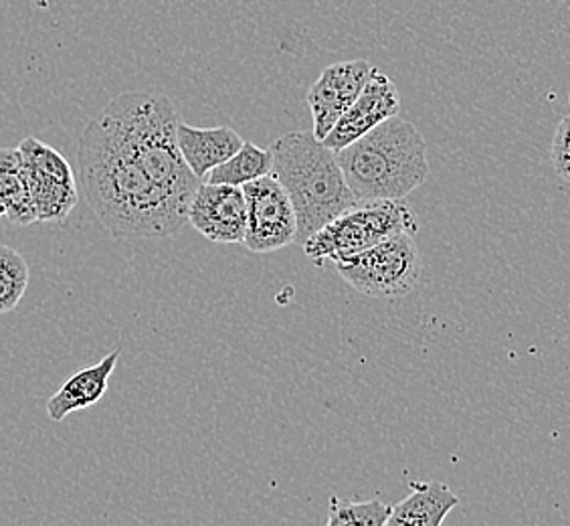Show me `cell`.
<instances>
[{"label":"cell","instance_id":"obj_1","mask_svg":"<svg viewBox=\"0 0 570 526\" xmlns=\"http://www.w3.org/2000/svg\"><path fill=\"white\" fill-rule=\"evenodd\" d=\"M89 207L116 240H165L188 223V205L156 185L118 136L96 118L77 148Z\"/></svg>","mask_w":570,"mask_h":526},{"label":"cell","instance_id":"obj_2","mask_svg":"<svg viewBox=\"0 0 570 526\" xmlns=\"http://www.w3.org/2000/svg\"><path fill=\"white\" fill-rule=\"evenodd\" d=\"M156 185L190 205L203 181L188 168L178 148V111L163 94L126 91L98 116Z\"/></svg>","mask_w":570,"mask_h":526},{"label":"cell","instance_id":"obj_3","mask_svg":"<svg viewBox=\"0 0 570 526\" xmlns=\"http://www.w3.org/2000/svg\"><path fill=\"white\" fill-rule=\"evenodd\" d=\"M336 158L358 203L403 201L431 173L423 134L399 116L354 140Z\"/></svg>","mask_w":570,"mask_h":526},{"label":"cell","instance_id":"obj_4","mask_svg":"<svg viewBox=\"0 0 570 526\" xmlns=\"http://www.w3.org/2000/svg\"><path fill=\"white\" fill-rule=\"evenodd\" d=\"M274 173L294 203L297 242L306 243L316 231L358 205L344 178L336 153L307 132H287L269 148Z\"/></svg>","mask_w":570,"mask_h":526},{"label":"cell","instance_id":"obj_5","mask_svg":"<svg viewBox=\"0 0 570 526\" xmlns=\"http://www.w3.org/2000/svg\"><path fill=\"white\" fill-rule=\"evenodd\" d=\"M417 231V215L403 201L358 203L316 231L304 243V253L312 262L338 263L399 233L415 235Z\"/></svg>","mask_w":570,"mask_h":526},{"label":"cell","instance_id":"obj_6","mask_svg":"<svg viewBox=\"0 0 570 526\" xmlns=\"http://www.w3.org/2000/svg\"><path fill=\"white\" fill-rule=\"evenodd\" d=\"M413 237L411 233H399L336 263V270L346 284L364 296H406L421 275V255Z\"/></svg>","mask_w":570,"mask_h":526},{"label":"cell","instance_id":"obj_7","mask_svg":"<svg viewBox=\"0 0 570 526\" xmlns=\"http://www.w3.org/2000/svg\"><path fill=\"white\" fill-rule=\"evenodd\" d=\"M17 148L22 154L37 223H63L79 201L69 160L53 146L33 136L24 138Z\"/></svg>","mask_w":570,"mask_h":526},{"label":"cell","instance_id":"obj_8","mask_svg":"<svg viewBox=\"0 0 570 526\" xmlns=\"http://www.w3.org/2000/svg\"><path fill=\"white\" fill-rule=\"evenodd\" d=\"M247 198V233L243 245L253 253H272L297 242V215L292 198L274 175L243 187Z\"/></svg>","mask_w":570,"mask_h":526},{"label":"cell","instance_id":"obj_9","mask_svg":"<svg viewBox=\"0 0 570 526\" xmlns=\"http://www.w3.org/2000/svg\"><path fill=\"white\" fill-rule=\"evenodd\" d=\"M374 66L366 59H352L324 67L307 91V106L314 121V136L324 140L336 121L351 108L373 76Z\"/></svg>","mask_w":570,"mask_h":526},{"label":"cell","instance_id":"obj_10","mask_svg":"<svg viewBox=\"0 0 570 526\" xmlns=\"http://www.w3.org/2000/svg\"><path fill=\"white\" fill-rule=\"evenodd\" d=\"M188 223L209 242H245L247 198L243 187L203 183L188 205Z\"/></svg>","mask_w":570,"mask_h":526},{"label":"cell","instance_id":"obj_11","mask_svg":"<svg viewBox=\"0 0 570 526\" xmlns=\"http://www.w3.org/2000/svg\"><path fill=\"white\" fill-rule=\"evenodd\" d=\"M399 108H401V98H399L395 81L374 67L373 76L362 89L361 96L341 120L336 121V126L322 143L326 144L330 150L341 153L364 134L381 126L383 121L395 118Z\"/></svg>","mask_w":570,"mask_h":526},{"label":"cell","instance_id":"obj_12","mask_svg":"<svg viewBox=\"0 0 570 526\" xmlns=\"http://www.w3.org/2000/svg\"><path fill=\"white\" fill-rule=\"evenodd\" d=\"M178 148L188 168L205 183L213 168L227 163L233 154L242 150V136L230 128H197L178 124Z\"/></svg>","mask_w":570,"mask_h":526},{"label":"cell","instance_id":"obj_13","mask_svg":"<svg viewBox=\"0 0 570 526\" xmlns=\"http://www.w3.org/2000/svg\"><path fill=\"white\" fill-rule=\"evenodd\" d=\"M120 354V351L110 352L98 364L71 374L66 383L59 387V391L47 401V416L51 417V421L59 423L69 413L96 406L99 399L108 393L110 377Z\"/></svg>","mask_w":570,"mask_h":526},{"label":"cell","instance_id":"obj_14","mask_svg":"<svg viewBox=\"0 0 570 526\" xmlns=\"http://www.w3.org/2000/svg\"><path fill=\"white\" fill-rule=\"evenodd\" d=\"M405 500L393 506L384 526H441L460 498L443 483H413Z\"/></svg>","mask_w":570,"mask_h":526},{"label":"cell","instance_id":"obj_15","mask_svg":"<svg viewBox=\"0 0 570 526\" xmlns=\"http://www.w3.org/2000/svg\"><path fill=\"white\" fill-rule=\"evenodd\" d=\"M0 220L14 227L37 223L33 198L19 148H0Z\"/></svg>","mask_w":570,"mask_h":526},{"label":"cell","instance_id":"obj_16","mask_svg":"<svg viewBox=\"0 0 570 526\" xmlns=\"http://www.w3.org/2000/svg\"><path fill=\"white\" fill-rule=\"evenodd\" d=\"M274 173V154L264 150L253 143H245L242 150L233 154L227 163L210 171L205 183L210 185H229V187H245L253 181Z\"/></svg>","mask_w":570,"mask_h":526},{"label":"cell","instance_id":"obj_17","mask_svg":"<svg viewBox=\"0 0 570 526\" xmlns=\"http://www.w3.org/2000/svg\"><path fill=\"white\" fill-rule=\"evenodd\" d=\"M29 285V265L21 253L0 245V314L19 306Z\"/></svg>","mask_w":570,"mask_h":526},{"label":"cell","instance_id":"obj_18","mask_svg":"<svg viewBox=\"0 0 570 526\" xmlns=\"http://www.w3.org/2000/svg\"><path fill=\"white\" fill-rule=\"evenodd\" d=\"M393 506L381 500L351 503L338 496L330 498L328 525L326 526H384Z\"/></svg>","mask_w":570,"mask_h":526},{"label":"cell","instance_id":"obj_19","mask_svg":"<svg viewBox=\"0 0 570 526\" xmlns=\"http://www.w3.org/2000/svg\"><path fill=\"white\" fill-rule=\"evenodd\" d=\"M550 160L560 178L570 183V114L559 121L552 144H550Z\"/></svg>","mask_w":570,"mask_h":526},{"label":"cell","instance_id":"obj_20","mask_svg":"<svg viewBox=\"0 0 570 526\" xmlns=\"http://www.w3.org/2000/svg\"><path fill=\"white\" fill-rule=\"evenodd\" d=\"M569 101H570V98H569Z\"/></svg>","mask_w":570,"mask_h":526}]
</instances>
